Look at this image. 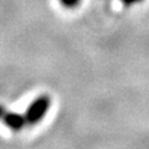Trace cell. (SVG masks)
I'll use <instances>...</instances> for the list:
<instances>
[{
    "instance_id": "cell-1",
    "label": "cell",
    "mask_w": 149,
    "mask_h": 149,
    "mask_svg": "<svg viewBox=\"0 0 149 149\" xmlns=\"http://www.w3.org/2000/svg\"><path fill=\"white\" fill-rule=\"evenodd\" d=\"M51 106V98L49 96H39L30 103L25 112V119L27 125H34L46 116Z\"/></svg>"
},
{
    "instance_id": "cell-2",
    "label": "cell",
    "mask_w": 149,
    "mask_h": 149,
    "mask_svg": "<svg viewBox=\"0 0 149 149\" xmlns=\"http://www.w3.org/2000/svg\"><path fill=\"white\" fill-rule=\"evenodd\" d=\"M0 122H3L9 129L14 130V132H19L25 125H27L24 114L16 113V112H13V111H8L3 106H0Z\"/></svg>"
},
{
    "instance_id": "cell-3",
    "label": "cell",
    "mask_w": 149,
    "mask_h": 149,
    "mask_svg": "<svg viewBox=\"0 0 149 149\" xmlns=\"http://www.w3.org/2000/svg\"><path fill=\"white\" fill-rule=\"evenodd\" d=\"M61 3V5L67 8V9H73V8H77L78 5L81 4L82 0H58Z\"/></svg>"
},
{
    "instance_id": "cell-4",
    "label": "cell",
    "mask_w": 149,
    "mask_h": 149,
    "mask_svg": "<svg viewBox=\"0 0 149 149\" xmlns=\"http://www.w3.org/2000/svg\"><path fill=\"white\" fill-rule=\"evenodd\" d=\"M119 1L122 3L124 6H133V5H136V4L143 3L144 0H119Z\"/></svg>"
}]
</instances>
